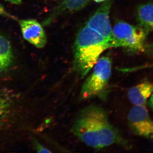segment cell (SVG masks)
<instances>
[{
  "label": "cell",
  "mask_w": 153,
  "mask_h": 153,
  "mask_svg": "<svg viewBox=\"0 0 153 153\" xmlns=\"http://www.w3.org/2000/svg\"><path fill=\"white\" fill-rule=\"evenodd\" d=\"M72 132L87 146L100 149L114 144L131 148L118 130L110 123L104 109L95 105L82 109L76 115Z\"/></svg>",
  "instance_id": "obj_1"
},
{
  "label": "cell",
  "mask_w": 153,
  "mask_h": 153,
  "mask_svg": "<svg viewBox=\"0 0 153 153\" xmlns=\"http://www.w3.org/2000/svg\"><path fill=\"white\" fill-rule=\"evenodd\" d=\"M111 48L110 41L87 25L78 32L74 48V71L81 78L96 64L103 51Z\"/></svg>",
  "instance_id": "obj_2"
},
{
  "label": "cell",
  "mask_w": 153,
  "mask_h": 153,
  "mask_svg": "<svg viewBox=\"0 0 153 153\" xmlns=\"http://www.w3.org/2000/svg\"><path fill=\"white\" fill-rule=\"evenodd\" d=\"M112 74L110 57L99 58L93 71L86 79L80 91V100H85L95 97L105 98L108 93V85Z\"/></svg>",
  "instance_id": "obj_3"
},
{
  "label": "cell",
  "mask_w": 153,
  "mask_h": 153,
  "mask_svg": "<svg viewBox=\"0 0 153 153\" xmlns=\"http://www.w3.org/2000/svg\"><path fill=\"white\" fill-rule=\"evenodd\" d=\"M147 32L140 27L119 21L112 30L111 46L123 47L133 52H143L146 49L145 42Z\"/></svg>",
  "instance_id": "obj_4"
},
{
  "label": "cell",
  "mask_w": 153,
  "mask_h": 153,
  "mask_svg": "<svg viewBox=\"0 0 153 153\" xmlns=\"http://www.w3.org/2000/svg\"><path fill=\"white\" fill-rule=\"evenodd\" d=\"M130 128L135 135L153 140V122L146 106L135 105L128 116Z\"/></svg>",
  "instance_id": "obj_5"
},
{
  "label": "cell",
  "mask_w": 153,
  "mask_h": 153,
  "mask_svg": "<svg viewBox=\"0 0 153 153\" xmlns=\"http://www.w3.org/2000/svg\"><path fill=\"white\" fill-rule=\"evenodd\" d=\"M114 0H106L89 18L86 25L110 41L112 37L109 14Z\"/></svg>",
  "instance_id": "obj_6"
},
{
  "label": "cell",
  "mask_w": 153,
  "mask_h": 153,
  "mask_svg": "<svg viewBox=\"0 0 153 153\" xmlns=\"http://www.w3.org/2000/svg\"><path fill=\"white\" fill-rule=\"evenodd\" d=\"M18 22L25 39L38 48L45 46L47 38L42 25L34 19L19 20Z\"/></svg>",
  "instance_id": "obj_7"
},
{
  "label": "cell",
  "mask_w": 153,
  "mask_h": 153,
  "mask_svg": "<svg viewBox=\"0 0 153 153\" xmlns=\"http://www.w3.org/2000/svg\"><path fill=\"white\" fill-rule=\"evenodd\" d=\"M90 1V0H63L49 17L44 20L42 25L45 26H48L61 15L81 10L88 4Z\"/></svg>",
  "instance_id": "obj_8"
},
{
  "label": "cell",
  "mask_w": 153,
  "mask_h": 153,
  "mask_svg": "<svg viewBox=\"0 0 153 153\" xmlns=\"http://www.w3.org/2000/svg\"><path fill=\"white\" fill-rule=\"evenodd\" d=\"M153 92V84L146 81L130 89L128 91V97L133 104L146 106L147 100Z\"/></svg>",
  "instance_id": "obj_9"
},
{
  "label": "cell",
  "mask_w": 153,
  "mask_h": 153,
  "mask_svg": "<svg viewBox=\"0 0 153 153\" xmlns=\"http://www.w3.org/2000/svg\"><path fill=\"white\" fill-rule=\"evenodd\" d=\"M136 16L141 27L147 32L153 31V3L139 5L137 10Z\"/></svg>",
  "instance_id": "obj_10"
},
{
  "label": "cell",
  "mask_w": 153,
  "mask_h": 153,
  "mask_svg": "<svg viewBox=\"0 0 153 153\" xmlns=\"http://www.w3.org/2000/svg\"><path fill=\"white\" fill-rule=\"evenodd\" d=\"M14 55L8 39L0 34V72L6 71L13 62Z\"/></svg>",
  "instance_id": "obj_11"
},
{
  "label": "cell",
  "mask_w": 153,
  "mask_h": 153,
  "mask_svg": "<svg viewBox=\"0 0 153 153\" xmlns=\"http://www.w3.org/2000/svg\"><path fill=\"white\" fill-rule=\"evenodd\" d=\"M1 16L7 17V18L14 19L15 20H16V18L14 16L7 12L3 6L0 4V16Z\"/></svg>",
  "instance_id": "obj_12"
},
{
  "label": "cell",
  "mask_w": 153,
  "mask_h": 153,
  "mask_svg": "<svg viewBox=\"0 0 153 153\" xmlns=\"http://www.w3.org/2000/svg\"><path fill=\"white\" fill-rule=\"evenodd\" d=\"M36 148L38 152H51L49 150L45 148L41 145H39V143H36Z\"/></svg>",
  "instance_id": "obj_13"
},
{
  "label": "cell",
  "mask_w": 153,
  "mask_h": 153,
  "mask_svg": "<svg viewBox=\"0 0 153 153\" xmlns=\"http://www.w3.org/2000/svg\"><path fill=\"white\" fill-rule=\"evenodd\" d=\"M5 108H6V104H5L3 99L0 97V117L4 112Z\"/></svg>",
  "instance_id": "obj_14"
},
{
  "label": "cell",
  "mask_w": 153,
  "mask_h": 153,
  "mask_svg": "<svg viewBox=\"0 0 153 153\" xmlns=\"http://www.w3.org/2000/svg\"><path fill=\"white\" fill-rule=\"evenodd\" d=\"M6 1L16 5L20 4L22 3V0H6Z\"/></svg>",
  "instance_id": "obj_15"
},
{
  "label": "cell",
  "mask_w": 153,
  "mask_h": 153,
  "mask_svg": "<svg viewBox=\"0 0 153 153\" xmlns=\"http://www.w3.org/2000/svg\"><path fill=\"white\" fill-rule=\"evenodd\" d=\"M148 104L151 108L153 111V92L150 98Z\"/></svg>",
  "instance_id": "obj_16"
},
{
  "label": "cell",
  "mask_w": 153,
  "mask_h": 153,
  "mask_svg": "<svg viewBox=\"0 0 153 153\" xmlns=\"http://www.w3.org/2000/svg\"><path fill=\"white\" fill-rule=\"evenodd\" d=\"M95 2H96L97 3H100V2H103L106 0H93Z\"/></svg>",
  "instance_id": "obj_17"
}]
</instances>
